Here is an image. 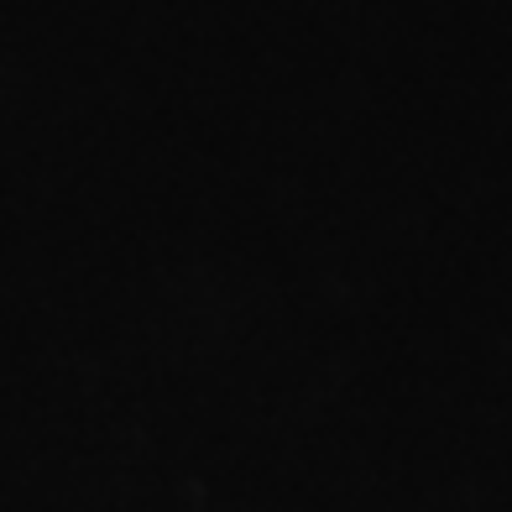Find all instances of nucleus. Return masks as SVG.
I'll use <instances>...</instances> for the list:
<instances>
[]
</instances>
